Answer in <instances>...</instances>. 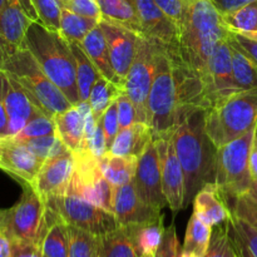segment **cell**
Wrapping results in <instances>:
<instances>
[{"instance_id": "cell-33", "label": "cell", "mask_w": 257, "mask_h": 257, "mask_svg": "<svg viewBox=\"0 0 257 257\" xmlns=\"http://www.w3.org/2000/svg\"><path fill=\"white\" fill-rule=\"evenodd\" d=\"M99 24V20L92 18L83 17L72 12L68 8H63L62 18H60L59 33L69 43H82L88 33Z\"/></svg>"}, {"instance_id": "cell-5", "label": "cell", "mask_w": 257, "mask_h": 257, "mask_svg": "<svg viewBox=\"0 0 257 257\" xmlns=\"http://www.w3.org/2000/svg\"><path fill=\"white\" fill-rule=\"evenodd\" d=\"M257 127V88L238 90L205 110V128L217 148Z\"/></svg>"}, {"instance_id": "cell-21", "label": "cell", "mask_w": 257, "mask_h": 257, "mask_svg": "<svg viewBox=\"0 0 257 257\" xmlns=\"http://www.w3.org/2000/svg\"><path fill=\"white\" fill-rule=\"evenodd\" d=\"M142 24L145 37L177 48L178 28L158 8L155 0H130Z\"/></svg>"}, {"instance_id": "cell-60", "label": "cell", "mask_w": 257, "mask_h": 257, "mask_svg": "<svg viewBox=\"0 0 257 257\" xmlns=\"http://www.w3.org/2000/svg\"><path fill=\"white\" fill-rule=\"evenodd\" d=\"M253 145H255L256 147H257V135H256V137H255V141H253Z\"/></svg>"}, {"instance_id": "cell-47", "label": "cell", "mask_w": 257, "mask_h": 257, "mask_svg": "<svg viewBox=\"0 0 257 257\" xmlns=\"http://www.w3.org/2000/svg\"><path fill=\"white\" fill-rule=\"evenodd\" d=\"M64 8H68L69 10L83 15V17L92 18V19L99 20V22L102 19L98 0H67Z\"/></svg>"}, {"instance_id": "cell-24", "label": "cell", "mask_w": 257, "mask_h": 257, "mask_svg": "<svg viewBox=\"0 0 257 257\" xmlns=\"http://www.w3.org/2000/svg\"><path fill=\"white\" fill-rule=\"evenodd\" d=\"M80 45L84 49V52L87 53L89 59L93 62L94 67L97 68L98 72L100 73V75L105 78V79L110 80L112 83H114V84H117L122 89H124V84L117 77L112 67L107 40H105L104 33H103L99 24L88 33L87 37L82 40Z\"/></svg>"}, {"instance_id": "cell-19", "label": "cell", "mask_w": 257, "mask_h": 257, "mask_svg": "<svg viewBox=\"0 0 257 257\" xmlns=\"http://www.w3.org/2000/svg\"><path fill=\"white\" fill-rule=\"evenodd\" d=\"M112 213L118 226L141 225L162 217L160 211H156L141 198L135 181L113 186Z\"/></svg>"}, {"instance_id": "cell-59", "label": "cell", "mask_w": 257, "mask_h": 257, "mask_svg": "<svg viewBox=\"0 0 257 257\" xmlns=\"http://www.w3.org/2000/svg\"><path fill=\"white\" fill-rule=\"evenodd\" d=\"M142 257H155V256H152V255H147V253H143Z\"/></svg>"}, {"instance_id": "cell-20", "label": "cell", "mask_w": 257, "mask_h": 257, "mask_svg": "<svg viewBox=\"0 0 257 257\" xmlns=\"http://www.w3.org/2000/svg\"><path fill=\"white\" fill-rule=\"evenodd\" d=\"M44 161L10 137L0 140V170L22 185H33Z\"/></svg>"}, {"instance_id": "cell-17", "label": "cell", "mask_w": 257, "mask_h": 257, "mask_svg": "<svg viewBox=\"0 0 257 257\" xmlns=\"http://www.w3.org/2000/svg\"><path fill=\"white\" fill-rule=\"evenodd\" d=\"M74 173V155L70 151L44 161L32 187L47 201L55 196L65 195Z\"/></svg>"}, {"instance_id": "cell-36", "label": "cell", "mask_w": 257, "mask_h": 257, "mask_svg": "<svg viewBox=\"0 0 257 257\" xmlns=\"http://www.w3.org/2000/svg\"><path fill=\"white\" fill-rule=\"evenodd\" d=\"M130 226L133 227L136 240H137L141 251L147 255H157L166 232V228L163 226V216L158 220Z\"/></svg>"}, {"instance_id": "cell-7", "label": "cell", "mask_w": 257, "mask_h": 257, "mask_svg": "<svg viewBox=\"0 0 257 257\" xmlns=\"http://www.w3.org/2000/svg\"><path fill=\"white\" fill-rule=\"evenodd\" d=\"M257 127L242 137L217 148L216 185L225 193L227 201L248 192L252 183L250 173V155Z\"/></svg>"}, {"instance_id": "cell-39", "label": "cell", "mask_w": 257, "mask_h": 257, "mask_svg": "<svg viewBox=\"0 0 257 257\" xmlns=\"http://www.w3.org/2000/svg\"><path fill=\"white\" fill-rule=\"evenodd\" d=\"M203 257H238L231 237L228 221L213 227L210 245Z\"/></svg>"}, {"instance_id": "cell-16", "label": "cell", "mask_w": 257, "mask_h": 257, "mask_svg": "<svg viewBox=\"0 0 257 257\" xmlns=\"http://www.w3.org/2000/svg\"><path fill=\"white\" fill-rule=\"evenodd\" d=\"M133 181L141 198L148 206L161 212L167 205V201L163 193L160 157L155 141L147 146L138 158L137 172Z\"/></svg>"}, {"instance_id": "cell-25", "label": "cell", "mask_w": 257, "mask_h": 257, "mask_svg": "<svg viewBox=\"0 0 257 257\" xmlns=\"http://www.w3.org/2000/svg\"><path fill=\"white\" fill-rule=\"evenodd\" d=\"M153 140V132L147 123L136 122L120 128L109 153L115 156H135L140 158Z\"/></svg>"}, {"instance_id": "cell-10", "label": "cell", "mask_w": 257, "mask_h": 257, "mask_svg": "<svg viewBox=\"0 0 257 257\" xmlns=\"http://www.w3.org/2000/svg\"><path fill=\"white\" fill-rule=\"evenodd\" d=\"M73 155L74 173L67 193L79 196L93 205L112 212L113 186L103 176L99 158L89 150L78 151Z\"/></svg>"}, {"instance_id": "cell-32", "label": "cell", "mask_w": 257, "mask_h": 257, "mask_svg": "<svg viewBox=\"0 0 257 257\" xmlns=\"http://www.w3.org/2000/svg\"><path fill=\"white\" fill-rule=\"evenodd\" d=\"M230 233L238 257H257V231L231 212Z\"/></svg>"}, {"instance_id": "cell-35", "label": "cell", "mask_w": 257, "mask_h": 257, "mask_svg": "<svg viewBox=\"0 0 257 257\" xmlns=\"http://www.w3.org/2000/svg\"><path fill=\"white\" fill-rule=\"evenodd\" d=\"M123 92H124V89H122L117 84L105 79V78L99 77L95 80L94 85L90 90L88 102H89L97 122L102 118L103 113L107 110V108L112 105Z\"/></svg>"}, {"instance_id": "cell-44", "label": "cell", "mask_w": 257, "mask_h": 257, "mask_svg": "<svg viewBox=\"0 0 257 257\" xmlns=\"http://www.w3.org/2000/svg\"><path fill=\"white\" fill-rule=\"evenodd\" d=\"M100 124H102L103 132L105 136V143H107V151L109 152L112 148L113 142H114L115 137H117L118 132H119V120H118V112H117V100L113 103L112 105L107 108L104 113H103L102 118L99 119Z\"/></svg>"}, {"instance_id": "cell-4", "label": "cell", "mask_w": 257, "mask_h": 257, "mask_svg": "<svg viewBox=\"0 0 257 257\" xmlns=\"http://www.w3.org/2000/svg\"><path fill=\"white\" fill-rule=\"evenodd\" d=\"M25 48L43 72L64 93L73 105L80 102L75 75V59L69 42L59 33L40 22H33L25 37Z\"/></svg>"}, {"instance_id": "cell-12", "label": "cell", "mask_w": 257, "mask_h": 257, "mask_svg": "<svg viewBox=\"0 0 257 257\" xmlns=\"http://www.w3.org/2000/svg\"><path fill=\"white\" fill-rule=\"evenodd\" d=\"M33 22H39L30 0H8L0 14V67L25 48V37Z\"/></svg>"}, {"instance_id": "cell-11", "label": "cell", "mask_w": 257, "mask_h": 257, "mask_svg": "<svg viewBox=\"0 0 257 257\" xmlns=\"http://www.w3.org/2000/svg\"><path fill=\"white\" fill-rule=\"evenodd\" d=\"M45 205L54 210L68 225L75 226L100 237L118 227L112 212L72 193L49 198L45 201Z\"/></svg>"}, {"instance_id": "cell-2", "label": "cell", "mask_w": 257, "mask_h": 257, "mask_svg": "<svg viewBox=\"0 0 257 257\" xmlns=\"http://www.w3.org/2000/svg\"><path fill=\"white\" fill-rule=\"evenodd\" d=\"M230 33L212 0H185V14L178 27V54L202 77L211 55Z\"/></svg>"}, {"instance_id": "cell-22", "label": "cell", "mask_w": 257, "mask_h": 257, "mask_svg": "<svg viewBox=\"0 0 257 257\" xmlns=\"http://www.w3.org/2000/svg\"><path fill=\"white\" fill-rule=\"evenodd\" d=\"M193 213L211 227L228 221L231 208L225 193L216 182L203 186L193 197Z\"/></svg>"}, {"instance_id": "cell-31", "label": "cell", "mask_w": 257, "mask_h": 257, "mask_svg": "<svg viewBox=\"0 0 257 257\" xmlns=\"http://www.w3.org/2000/svg\"><path fill=\"white\" fill-rule=\"evenodd\" d=\"M232 54V70L236 87L238 90L256 89L257 88V65L235 43L228 38Z\"/></svg>"}, {"instance_id": "cell-49", "label": "cell", "mask_w": 257, "mask_h": 257, "mask_svg": "<svg viewBox=\"0 0 257 257\" xmlns=\"http://www.w3.org/2000/svg\"><path fill=\"white\" fill-rule=\"evenodd\" d=\"M230 40L235 43L251 60L257 65V38L248 37V35L238 34V33H230Z\"/></svg>"}, {"instance_id": "cell-8", "label": "cell", "mask_w": 257, "mask_h": 257, "mask_svg": "<svg viewBox=\"0 0 257 257\" xmlns=\"http://www.w3.org/2000/svg\"><path fill=\"white\" fill-rule=\"evenodd\" d=\"M47 205L30 185H23L20 200L8 210H0V231L12 241L40 246L45 228Z\"/></svg>"}, {"instance_id": "cell-52", "label": "cell", "mask_w": 257, "mask_h": 257, "mask_svg": "<svg viewBox=\"0 0 257 257\" xmlns=\"http://www.w3.org/2000/svg\"><path fill=\"white\" fill-rule=\"evenodd\" d=\"M255 2H257V0H212L215 7L217 8V10L222 15L231 12H235V10L246 7V5Z\"/></svg>"}, {"instance_id": "cell-45", "label": "cell", "mask_w": 257, "mask_h": 257, "mask_svg": "<svg viewBox=\"0 0 257 257\" xmlns=\"http://www.w3.org/2000/svg\"><path fill=\"white\" fill-rule=\"evenodd\" d=\"M117 112H118V120H119V127L125 128L133 123L138 122L137 120V112L136 107L131 98L128 97L127 93L123 92L117 99Z\"/></svg>"}, {"instance_id": "cell-56", "label": "cell", "mask_w": 257, "mask_h": 257, "mask_svg": "<svg viewBox=\"0 0 257 257\" xmlns=\"http://www.w3.org/2000/svg\"><path fill=\"white\" fill-rule=\"evenodd\" d=\"M247 195L250 196V197L252 198L255 202H257V181H252V183H251V187H250V190H248Z\"/></svg>"}, {"instance_id": "cell-6", "label": "cell", "mask_w": 257, "mask_h": 257, "mask_svg": "<svg viewBox=\"0 0 257 257\" xmlns=\"http://www.w3.org/2000/svg\"><path fill=\"white\" fill-rule=\"evenodd\" d=\"M0 69H4L24 89L30 100L50 117L64 112L73 105L64 93L43 72L27 48L10 55Z\"/></svg>"}, {"instance_id": "cell-27", "label": "cell", "mask_w": 257, "mask_h": 257, "mask_svg": "<svg viewBox=\"0 0 257 257\" xmlns=\"http://www.w3.org/2000/svg\"><path fill=\"white\" fill-rule=\"evenodd\" d=\"M132 226H118L102 236L100 257H142Z\"/></svg>"}, {"instance_id": "cell-53", "label": "cell", "mask_w": 257, "mask_h": 257, "mask_svg": "<svg viewBox=\"0 0 257 257\" xmlns=\"http://www.w3.org/2000/svg\"><path fill=\"white\" fill-rule=\"evenodd\" d=\"M0 257H12V240L0 231Z\"/></svg>"}, {"instance_id": "cell-29", "label": "cell", "mask_w": 257, "mask_h": 257, "mask_svg": "<svg viewBox=\"0 0 257 257\" xmlns=\"http://www.w3.org/2000/svg\"><path fill=\"white\" fill-rule=\"evenodd\" d=\"M102 19L123 25L141 35L143 33L142 24L130 0H98Z\"/></svg>"}, {"instance_id": "cell-62", "label": "cell", "mask_w": 257, "mask_h": 257, "mask_svg": "<svg viewBox=\"0 0 257 257\" xmlns=\"http://www.w3.org/2000/svg\"><path fill=\"white\" fill-rule=\"evenodd\" d=\"M155 257H161V256H160V255H158V253H157V255H156Z\"/></svg>"}, {"instance_id": "cell-61", "label": "cell", "mask_w": 257, "mask_h": 257, "mask_svg": "<svg viewBox=\"0 0 257 257\" xmlns=\"http://www.w3.org/2000/svg\"><path fill=\"white\" fill-rule=\"evenodd\" d=\"M59 2H60V3H62V4H63V5H64V4H65V2H67V0H59Z\"/></svg>"}, {"instance_id": "cell-40", "label": "cell", "mask_w": 257, "mask_h": 257, "mask_svg": "<svg viewBox=\"0 0 257 257\" xmlns=\"http://www.w3.org/2000/svg\"><path fill=\"white\" fill-rule=\"evenodd\" d=\"M53 135H57L54 118L45 114L44 112L40 110L25 124V127L18 135L13 136L10 138L14 140L15 142H24V141L33 140V138L45 137V136Z\"/></svg>"}, {"instance_id": "cell-37", "label": "cell", "mask_w": 257, "mask_h": 257, "mask_svg": "<svg viewBox=\"0 0 257 257\" xmlns=\"http://www.w3.org/2000/svg\"><path fill=\"white\" fill-rule=\"evenodd\" d=\"M69 226V253L68 257H100L102 237L88 231Z\"/></svg>"}, {"instance_id": "cell-42", "label": "cell", "mask_w": 257, "mask_h": 257, "mask_svg": "<svg viewBox=\"0 0 257 257\" xmlns=\"http://www.w3.org/2000/svg\"><path fill=\"white\" fill-rule=\"evenodd\" d=\"M39 22L50 29L59 30L64 5L59 0H30Z\"/></svg>"}, {"instance_id": "cell-28", "label": "cell", "mask_w": 257, "mask_h": 257, "mask_svg": "<svg viewBox=\"0 0 257 257\" xmlns=\"http://www.w3.org/2000/svg\"><path fill=\"white\" fill-rule=\"evenodd\" d=\"M103 176L112 186H120L135 180L138 167V157L115 156L107 152L99 158Z\"/></svg>"}, {"instance_id": "cell-63", "label": "cell", "mask_w": 257, "mask_h": 257, "mask_svg": "<svg viewBox=\"0 0 257 257\" xmlns=\"http://www.w3.org/2000/svg\"><path fill=\"white\" fill-rule=\"evenodd\" d=\"M2 137H3V136H0V140H2Z\"/></svg>"}, {"instance_id": "cell-3", "label": "cell", "mask_w": 257, "mask_h": 257, "mask_svg": "<svg viewBox=\"0 0 257 257\" xmlns=\"http://www.w3.org/2000/svg\"><path fill=\"white\" fill-rule=\"evenodd\" d=\"M173 145L185 175V208L205 185L215 182L217 147L205 128V110L186 118L173 132Z\"/></svg>"}, {"instance_id": "cell-18", "label": "cell", "mask_w": 257, "mask_h": 257, "mask_svg": "<svg viewBox=\"0 0 257 257\" xmlns=\"http://www.w3.org/2000/svg\"><path fill=\"white\" fill-rule=\"evenodd\" d=\"M99 25L107 40L110 62H112L114 73L125 85V77L136 58L138 39L141 34L123 25L103 19H100Z\"/></svg>"}, {"instance_id": "cell-54", "label": "cell", "mask_w": 257, "mask_h": 257, "mask_svg": "<svg viewBox=\"0 0 257 257\" xmlns=\"http://www.w3.org/2000/svg\"><path fill=\"white\" fill-rule=\"evenodd\" d=\"M250 173L252 181H257V147L255 145L252 146L250 155Z\"/></svg>"}, {"instance_id": "cell-23", "label": "cell", "mask_w": 257, "mask_h": 257, "mask_svg": "<svg viewBox=\"0 0 257 257\" xmlns=\"http://www.w3.org/2000/svg\"><path fill=\"white\" fill-rule=\"evenodd\" d=\"M40 250L44 257H68L69 253V226L48 206Z\"/></svg>"}, {"instance_id": "cell-34", "label": "cell", "mask_w": 257, "mask_h": 257, "mask_svg": "<svg viewBox=\"0 0 257 257\" xmlns=\"http://www.w3.org/2000/svg\"><path fill=\"white\" fill-rule=\"evenodd\" d=\"M213 227L208 226L202 220L192 213L190 221H188L187 230L185 235V242H183V252L195 253L196 256L203 257L210 245L211 236H212Z\"/></svg>"}, {"instance_id": "cell-9", "label": "cell", "mask_w": 257, "mask_h": 257, "mask_svg": "<svg viewBox=\"0 0 257 257\" xmlns=\"http://www.w3.org/2000/svg\"><path fill=\"white\" fill-rule=\"evenodd\" d=\"M158 44V40L141 35L136 58L125 77L124 90L135 104L138 122L147 123L148 95L155 78Z\"/></svg>"}, {"instance_id": "cell-64", "label": "cell", "mask_w": 257, "mask_h": 257, "mask_svg": "<svg viewBox=\"0 0 257 257\" xmlns=\"http://www.w3.org/2000/svg\"><path fill=\"white\" fill-rule=\"evenodd\" d=\"M43 257H44V256H43Z\"/></svg>"}, {"instance_id": "cell-30", "label": "cell", "mask_w": 257, "mask_h": 257, "mask_svg": "<svg viewBox=\"0 0 257 257\" xmlns=\"http://www.w3.org/2000/svg\"><path fill=\"white\" fill-rule=\"evenodd\" d=\"M69 44L75 59V75H77L79 98L80 100H88L95 80L102 75L94 67L93 62L89 59L79 43H69Z\"/></svg>"}, {"instance_id": "cell-57", "label": "cell", "mask_w": 257, "mask_h": 257, "mask_svg": "<svg viewBox=\"0 0 257 257\" xmlns=\"http://www.w3.org/2000/svg\"><path fill=\"white\" fill-rule=\"evenodd\" d=\"M7 3H8V0H0V14H2L3 9H4V7L7 5Z\"/></svg>"}, {"instance_id": "cell-43", "label": "cell", "mask_w": 257, "mask_h": 257, "mask_svg": "<svg viewBox=\"0 0 257 257\" xmlns=\"http://www.w3.org/2000/svg\"><path fill=\"white\" fill-rule=\"evenodd\" d=\"M228 205L233 215L247 222L257 231V202H255L247 193L230 200Z\"/></svg>"}, {"instance_id": "cell-46", "label": "cell", "mask_w": 257, "mask_h": 257, "mask_svg": "<svg viewBox=\"0 0 257 257\" xmlns=\"http://www.w3.org/2000/svg\"><path fill=\"white\" fill-rule=\"evenodd\" d=\"M157 253L161 257H182L183 250L182 246L180 245V241H178L175 225H171L170 227L166 228L162 245H161Z\"/></svg>"}, {"instance_id": "cell-48", "label": "cell", "mask_w": 257, "mask_h": 257, "mask_svg": "<svg viewBox=\"0 0 257 257\" xmlns=\"http://www.w3.org/2000/svg\"><path fill=\"white\" fill-rule=\"evenodd\" d=\"M155 3L176 27H180L185 14V0H155Z\"/></svg>"}, {"instance_id": "cell-26", "label": "cell", "mask_w": 257, "mask_h": 257, "mask_svg": "<svg viewBox=\"0 0 257 257\" xmlns=\"http://www.w3.org/2000/svg\"><path fill=\"white\" fill-rule=\"evenodd\" d=\"M57 136L70 152L80 151L84 145V117L77 105L58 113L54 117Z\"/></svg>"}, {"instance_id": "cell-14", "label": "cell", "mask_w": 257, "mask_h": 257, "mask_svg": "<svg viewBox=\"0 0 257 257\" xmlns=\"http://www.w3.org/2000/svg\"><path fill=\"white\" fill-rule=\"evenodd\" d=\"M160 157L163 193L173 213L185 208V175L176 153L172 136L155 140Z\"/></svg>"}, {"instance_id": "cell-41", "label": "cell", "mask_w": 257, "mask_h": 257, "mask_svg": "<svg viewBox=\"0 0 257 257\" xmlns=\"http://www.w3.org/2000/svg\"><path fill=\"white\" fill-rule=\"evenodd\" d=\"M20 143H23L30 152L34 153L37 157L42 158L43 161L69 151L57 135L33 138V140H28Z\"/></svg>"}, {"instance_id": "cell-13", "label": "cell", "mask_w": 257, "mask_h": 257, "mask_svg": "<svg viewBox=\"0 0 257 257\" xmlns=\"http://www.w3.org/2000/svg\"><path fill=\"white\" fill-rule=\"evenodd\" d=\"M201 78L205 85L207 108L222 98L238 92L233 78L232 54L228 39L216 48Z\"/></svg>"}, {"instance_id": "cell-58", "label": "cell", "mask_w": 257, "mask_h": 257, "mask_svg": "<svg viewBox=\"0 0 257 257\" xmlns=\"http://www.w3.org/2000/svg\"><path fill=\"white\" fill-rule=\"evenodd\" d=\"M182 257H198V256H196L195 253H191V252H183Z\"/></svg>"}, {"instance_id": "cell-51", "label": "cell", "mask_w": 257, "mask_h": 257, "mask_svg": "<svg viewBox=\"0 0 257 257\" xmlns=\"http://www.w3.org/2000/svg\"><path fill=\"white\" fill-rule=\"evenodd\" d=\"M12 257H43V253L37 243L12 241Z\"/></svg>"}, {"instance_id": "cell-55", "label": "cell", "mask_w": 257, "mask_h": 257, "mask_svg": "<svg viewBox=\"0 0 257 257\" xmlns=\"http://www.w3.org/2000/svg\"><path fill=\"white\" fill-rule=\"evenodd\" d=\"M0 136H8V114L4 109V105L0 102Z\"/></svg>"}, {"instance_id": "cell-15", "label": "cell", "mask_w": 257, "mask_h": 257, "mask_svg": "<svg viewBox=\"0 0 257 257\" xmlns=\"http://www.w3.org/2000/svg\"><path fill=\"white\" fill-rule=\"evenodd\" d=\"M0 102L8 114V137L18 135L40 112L24 89L4 69H0Z\"/></svg>"}, {"instance_id": "cell-38", "label": "cell", "mask_w": 257, "mask_h": 257, "mask_svg": "<svg viewBox=\"0 0 257 257\" xmlns=\"http://www.w3.org/2000/svg\"><path fill=\"white\" fill-rule=\"evenodd\" d=\"M222 18L230 32L257 38V2L223 14Z\"/></svg>"}, {"instance_id": "cell-1", "label": "cell", "mask_w": 257, "mask_h": 257, "mask_svg": "<svg viewBox=\"0 0 257 257\" xmlns=\"http://www.w3.org/2000/svg\"><path fill=\"white\" fill-rule=\"evenodd\" d=\"M206 109L207 100L201 75L181 59L177 48L160 42L148 95L147 123L153 140L171 137L186 118Z\"/></svg>"}, {"instance_id": "cell-50", "label": "cell", "mask_w": 257, "mask_h": 257, "mask_svg": "<svg viewBox=\"0 0 257 257\" xmlns=\"http://www.w3.org/2000/svg\"><path fill=\"white\" fill-rule=\"evenodd\" d=\"M87 150H89L90 152L94 156H97L98 158L103 157V156L108 152L107 143H105V136L104 132H103L102 124H100L99 120H98L97 127H95V131L94 133H93L92 138H90L89 142H88Z\"/></svg>"}]
</instances>
